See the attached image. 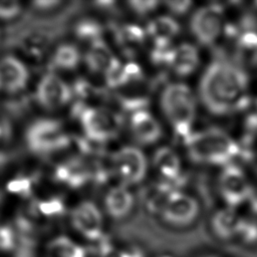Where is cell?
Segmentation results:
<instances>
[{"label":"cell","mask_w":257,"mask_h":257,"mask_svg":"<svg viewBox=\"0 0 257 257\" xmlns=\"http://www.w3.org/2000/svg\"><path fill=\"white\" fill-rule=\"evenodd\" d=\"M248 78L237 65L218 60L205 70L199 86L201 100L213 113L223 114L248 103Z\"/></svg>","instance_id":"cell-1"},{"label":"cell","mask_w":257,"mask_h":257,"mask_svg":"<svg viewBox=\"0 0 257 257\" xmlns=\"http://www.w3.org/2000/svg\"><path fill=\"white\" fill-rule=\"evenodd\" d=\"M185 145L189 156L195 162L204 164L228 166L240 154L239 145L219 128L192 133Z\"/></svg>","instance_id":"cell-2"},{"label":"cell","mask_w":257,"mask_h":257,"mask_svg":"<svg viewBox=\"0 0 257 257\" xmlns=\"http://www.w3.org/2000/svg\"><path fill=\"white\" fill-rule=\"evenodd\" d=\"M161 107L176 136L184 143L192 135L196 99L191 88L180 82L168 84L161 94Z\"/></svg>","instance_id":"cell-3"},{"label":"cell","mask_w":257,"mask_h":257,"mask_svg":"<svg viewBox=\"0 0 257 257\" xmlns=\"http://www.w3.org/2000/svg\"><path fill=\"white\" fill-rule=\"evenodd\" d=\"M26 139L30 149L39 154H47L65 148L69 138L61 124L53 119H39L28 128Z\"/></svg>","instance_id":"cell-4"},{"label":"cell","mask_w":257,"mask_h":257,"mask_svg":"<svg viewBox=\"0 0 257 257\" xmlns=\"http://www.w3.org/2000/svg\"><path fill=\"white\" fill-rule=\"evenodd\" d=\"M111 169L123 185L138 184L146 176L147 160L138 148L123 147L112 156Z\"/></svg>","instance_id":"cell-5"},{"label":"cell","mask_w":257,"mask_h":257,"mask_svg":"<svg viewBox=\"0 0 257 257\" xmlns=\"http://www.w3.org/2000/svg\"><path fill=\"white\" fill-rule=\"evenodd\" d=\"M195 38L204 45L213 44L224 29L223 9L216 4H210L197 9L190 22Z\"/></svg>","instance_id":"cell-6"},{"label":"cell","mask_w":257,"mask_h":257,"mask_svg":"<svg viewBox=\"0 0 257 257\" xmlns=\"http://www.w3.org/2000/svg\"><path fill=\"white\" fill-rule=\"evenodd\" d=\"M80 119L86 137L94 142L107 141L114 137L119 127L118 116L105 108H82Z\"/></svg>","instance_id":"cell-7"},{"label":"cell","mask_w":257,"mask_h":257,"mask_svg":"<svg viewBox=\"0 0 257 257\" xmlns=\"http://www.w3.org/2000/svg\"><path fill=\"white\" fill-rule=\"evenodd\" d=\"M219 191L230 206H237L251 195V186L245 173L235 165H228L219 178Z\"/></svg>","instance_id":"cell-8"},{"label":"cell","mask_w":257,"mask_h":257,"mask_svg":"<svg viewBox=\"0 0 257 257\" xmlns=\"http://www.w3.org/2000/svg\"><path fill=\"white\" fill-rule=\"evenodd\" d=\"M198 212V203L192 196L175 190L169 195L161 215L170 224L186 225L196 218Z\"/></svg>","instance_id":"cell-9"},{"label":"cell","mask_w":257,"mask_h":257,"mask_svg":"<svg viewBox=\"0 0 257 257\" xmlns=\"http://www.w3.org/2000/svg\"><path fill=\"white\" fill-rule=\"evenodd\" d=\"M71 96L69 87L56 75L46 74L37 87V98L47 109H55L64 105Z\"/></svg>","instance_id":"cell-10"},{"label":"cell","mask_w":257,"mask_h":257,"mask_svg":"<svg viewBox=\"0 0 257 257\" xmlns=\"http://www.w3.org/2000/svg\"><path fill=\"white\" fill-rule=\"evenodd\" d=\"M74 227L90 240L100 237L102 218L98 209L90 202H83L74 208L71 214Z\"/></svg>","instance_id":"cell-11"},{"label":"cell","mask_w":257,"mask_h":257,"mask_svg":"<svg viewBox=\"0 0 257 257\" xmlns=\"http://www.w3.org/2000/svg\"><path fill=\"white\" fill-rule=\"evenodd\" d=\"M131 130L137 141L145 145L156 143L162 135L159 121L146 108L132 113Z\"/></svg>","instance_id":"cell-12"},{"label":"cell","mask_w":257,"mask_h":257,"mask_svg":"<svg viewBox=\"0 0 257 257\" xmlns=\"http://www.w3.org/2000/svg\"><path fill=\"white\" fill-rule=\"evenodd\" d=\"M26 67L18 59L7 56L0 60V87L7 91L22 89L27 81Z\"/></svg>","instance_id":"cell-13"},{"label":"cell","mask_w":257,"mask_h":257,"mask_svg":"<svg viewBox=\"0 0 257 257\" xmlns=\"http://www.w3.org/2000/svg\"><path fill=\"white\" fill-rule=\"evenodd\" d=\"M199 52L190 43H181L174 46L171 52L169 67L180 76L191 74L199 64Z\"/></svg>","instance_id":"cell-14"},{"label":"cell","mask_w":257,"mask_h":257,"mask_svg":"<svg viewBox=\"0 0 257 257\" xmlns=\"http://www.w3.org/2000/svg\"><path fill=\"white\" fill-rule=\"evenodd\" d=\"M153 164L156 171L163 178L164 182L174 184L181 177V161L175 151L168 147H163L155 153Z\"/></svg>","instance_id":"cell-15"},{"label":"cell","mask_w":257,"mask_h":257,"mask_svg":"<svg viewBox=\"0 0 257 257\" xmlns=\"http://www.w3.org/2000/svg\"><path fill=\"white\" fill-rule=\"evenodd\" d=\"M180 27L178 22L171 16H158L147 25V35L154 41V45H171L173 39L178 35Z\"/></svg>","instance_id":"cell-16"},{"label":"cell","mask_w":257,"mask_h":257,"mask_svg":"<svg viewBox=\"0 0 257 257\" xmlns=\"http://www.w3.org/2000/svg\"><path fill=\"white\" fill-rule=\"evenodd\" d=\"M85 61L92 71L105 74L118 60L107 45L98 39L91 43L85 55Z\"/></svg>","instance_id":"cell-17"},{"label":"cell","mask_w":257,"mask_h":257,"mask_svg":"<svg viewBox=\"0 0 257 257\" xmlns=\"http://www.w3.org/2000/svg\"><path fill=\"white\" fill-rule=\"evenodd\" d=\"M134 205L131 192L123 186L110 189L105 197V208L113 218H121L130 213Z\"/></svg>","instance_id":"cell-18"},{"label":"cell","mask_w":257,"mask_h":257,"mask_svg":"<svg viewBox=\"0 0 257 257\" xmlns=\"http://www.w3.org/2000/svg\"><path fill=\"white\" fill-rule=\"evenodd\" d=\"M147 32L136 24H125L116 32V39L126 53L137 52L145 43Z\"/></svg>","instance_id":"cell-19"},{"label":"cell","mask_w":257,"mask_h":257,"mask_svg":"<svg viewBox=\"0 0 257 257\" xmlns=\"http://www.w3.org/2000/svg\"><path fill=\"white\" fill-rule=\"evenodd\" d=\"M236 54L242 64L249 67L257 66V32L244 31L238 36Z\"/></svg>","instance_id":"cell-20"},{"label":"cell","mask_w":257,"mask_h":257,"mask_svg":"<svg viewBox=\"0 0 257 257\" xmlns=\"http://www.w3.org/2000/svg\"><path fill=\"white\" fill-rule=\"evenodd\" d=\"M241 225V220L231 210H222L214 216L213 226L218 234L229 236L237 231Z\"/></svg>","instance_id":"cell-21"},{"label":"cell","mask_w":257,"mask_h":257,"mask_svg":"<svg viewBox=\"0 0 257 257\" xmlns=\"http://www.w3.org/2000/svg\"><path fill=\"white\" fill-rule=\"evenodd\" d=\"M79 61V52L73 45L59 46L53 56V64L60 68H73Z\"/></svg>","instance_id":"cell-22"},{"label":"cell","mask_w":257,"mask_h":257,"mask_svg":"<svg viewBox=\"0 0 257 257\" xmlns=\"http://www.w3.org/2000/svg\"><path fill=\"white\" fill-rule=\"evenodd\" d=\"M24 50L30 53H40L50 42V35L45 31H32L20 40Z\"/></svg>","instance_id":"cell-23"},{"label":"cell","mask_w":257,"mask_h":257,"mask_svg":"<svg viewBox=\"0 0 257 257\" xmlns=\"http://www.w3.org/2000/svg\"><path fill=\"white\" fill-rule=\"evenodd\" d=\"M79 246L66 237H58L50 242L47 247L49 257H73Z\"/></svg>","instance_id":"cell-24"},{"label":"cell","mask_w":257,"mask_h":257,"mask_svg":"<svg viewBox=\"0 0 257 257\" xmlns=\"http://www.w3.org/2000/svg\"><path fill=\"white\" fill-rule=\"evenodd\" d=\"M76 34L82 39H89L94 42L99 39L98 36L100 34V30L96 23H93L91 21H85L78 24V26L76 27Z\"/></svg>","instance_id":"cell-25"},{"label":"cell","mask_w":257,"mask_h":257,"mask_svg":"<svg viewBox=\"0 0 257 257\" xmlns=\"http://www.w3.org/2000/svg\"><path fill=\"white\" fill-rule=\"evenodd\" d=\"M38 210L44 216H55L59 215L64 211L63 203L58 199H51L43 201L38 204Z\"/></svg>","instance_id":"cell-26"},{"label":"cell","mask_w":257,"mask_h":257,"mask_svg":"<svg viewBox=\"0 0 257 257\" xmlns=\"http://www.w3.org/2000/svg\"><path fill=\"white\" fill-rule=\"evenodd\" d=\"M7 190L13 194L27 196L31 191V180L28 178H17L7 184Z\"/></svg>","instance_id":"cell-27"},{"label":"cell","mask_w":257,"mask_h":257,"mask_svg":"<svg viewBox=\"0 0 257 257\" xmlns=\"http://www.w3.org/2000/svg\"><path fill=\"white\" fill-rule=\"evenodd\" d=\"M21 11V7L16 1H0V18L10 19Z\"/></svg>","instance_id":"cell-28"},{"label":"cell","mask_w":257,"mask_h":257,"mask_svg":"<svg viewBox=\"0 0 257 257\" xmlns=\"http://www.w3.org/2000/svg\"><path fill=\"white\" fill-rule=\"evenodd\" d=\"M160 3L158 1H131V8L139 15L150 14L158 7Z\"/></svg>","instance_id":"cell-29"},{"label":"cell","mask_w":257,"mask_h":257,"mask_svg":"<svg viewBox=\"0 0 257 257\" xmlns=\"http://www.w3.org/2000/svg\"><path fill=\"white\" fill-rule=\"evenodd\" d=\"M192 2L191 1H184V0H180V1H168L166 2V5L168 7V9L176 14V15H183L185 14L192 6Z\"/></svg>","instance_id":"cell-30"},{"label":"cell","mask_w":257,"mask_h":257,"mask_svg":"<svg viewBox=\"0 0 257 257\" xmlns=\"http://www.w3.org/2000/svg\"><path fill=\"white\" fill-rule=\"evenodd\" d=\"M14 245V237L10 228H0V250H10Z\"/></svg>","instance_id":"cell-31"},{"label":"cell","mask_w":257,"mask_h":257,"mask_svg":"<svg viewBox=\"0 0 257 257\" xmlns=\"http://www.w3.org/2000/svg\"><path fill=\"white\" fill-rule=\"evenodd\" d=\"M246 128L250 132V134L257 135V111L248 115L246 119Z\"/></svg>","instance_id":"cell-32"},{"label":"cell","mask_w":257,"mask_h":257,"mask_svg":"<svg viewBox=\"0 0 257 257\" xmlns=\"http://www.w3.org/2000/svg\"><path fill=\"white\" fill-rule=\"evenodd\" d=\"M58 4H60V2H58V1H37V2H34V5L37 8H40V9L54 8V6H57Z\"/></svg>","instance_id":"cell-33"},{"label":"cell","mask_w":257,"mask_h":257,"mask_svg":"<svg viewBox=\"0 0 257 257\" xmlns=\"http://www.w3.org/2000/svg\"><path fill=\"white\" fill-rule=\"evenodd\" d=\"M2 135H3V128H2V126L0 125V139H1V137H2Z\"/></svg>","instance_id":"cell-34"}]
</instances>
